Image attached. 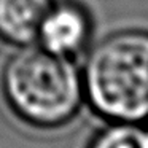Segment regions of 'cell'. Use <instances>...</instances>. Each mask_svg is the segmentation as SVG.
Instances as JSON below:
<instances>
[{
    "label": "cell",
    "instance_id": "obj_6",
    "mask_svg": "<svg viewBox=\"0 0 148 148\" xmlns=\"http://www.w3.org/2000/svg\"><path fill=\"white\" fill-rule=\"evenodd\" d=\"M147 138H148V132H147Z\"/></svg>",
    "mask_w": 148,
    "mask_h": 148
},
{
    "label": "cell",
    "instance_id": "obj_3",
    "mask_svg": "<svg viewBox=\"0 0 148 148\" xmlns=\"http://www.w3.org/2000/svg\"><path fill=\"white\" fill-rule=\"evenodd\" d=\"M91 23L86 11L70 2L53 5L40 29L42 48L70 59L88 45Z\"/></svg>",
    "mask_w": 148,
    "mask_h": 148
},
{
    "label": "cell",
    "instance_id": "obj_5",
    "mask_svg": "<svg viewBox=\"0 0 148 148\" xmlns=\"http://www.w3.org/2000/svg\"><path fill=\"white\" fill-rule=\"evenodd\" d=\"M91 148H148L147 134L132 129L129 126H116V127L103 131Z\"/></svg>",
    "mask_w": 148,
    "mask_h": 148
},
{
    "label": "cell",
    "instance_id": "obj_2",
    "mask_svg": "<svg viewBox=\"0 0 148 148\" xmlns=\"http://www.w3.org/2000/svg\"><path fill=\"white\" fill-rule=\"evenodd\" d=\"M3 91L14 112L40 127H56L72 119L84 94L73 62L45 48H26L10 59Z\"/></svg>",
    "mask_w": 148,
    "mask_h": 148
},
{
    "label": "cell",
    "instance_id": "obj_1",
    "mask_svg": "<svg viewBox=\"0 0 148 148\" xmlns=\"http://www.w3.org/2000/svg\"><path fill=\"white\" fill-rule=\"evenodd\" d=\"M83 91L92 108L129 124L148 118V32L121 30L92 48L84 64Z\"/></svg>",
    "mask_w": 148,
    "mask_h": 148
},
{
    "label": "cell",
    "instance_id": "obj_4",
    "mask_svg": "<svg viewBox=\"0 0 148 148\" xmlns=\"http://www.w3.org/2000/svg\"><path fill=\"white\" fill-rule=\"evenodd\" d=\"M53 0H0V38L18 46L38 40Z\"/></svg>",
    "mask_w": 148,
    "mask_h": 148
}]
</instances>
